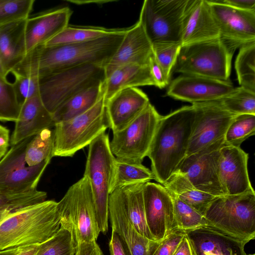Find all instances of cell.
Returning <instances> with one entry per match:
<instances>
[{
    "label": "cell",
    "instance_id": "obj_1",
    "mask_svg": "<svg viewBox=\"0 0 255 255\" xmlns=\"http://www.w3.org/2000/svg\"><path fill=\"white\" fill-rule=\"evenodd\" d=\"M128 28L92 41L54 46L44 44L28 52L11 72L39 77L64 69L85 64L105 67L121 44Z\"/></svg>",
    "mask_w": 255,
    "mask_h": 255
},
{
    "label": "cell",
    "instance_id": "obj_2",
    "mask_svg": "<svg viewBox=\"0 0 255 255\" xmlns=\"http://www.w3.org/2000/svg\"><path fill=\"white\" fill-rule=\"evenodd\" d=\"M195 117L193 105L161 116L146 156L156 181L163 185L186 157Z\"/></svg>",
    "mask_w": 255,
    "mask_h": 255
},
{
    "label": "cell",
    "instance_id": "obj_3",
    "mask_svg": "<svg viewBox=\"0 0 255 255\" xmlns=\"http://www.w3.org/2000/svg\"><path fill=\"white\" fill-rule=\"evenodd\" d=\"M57 202L44 201L19 209L0 221V251L39 245L60 229Z\"/></svg>",
    "mask_w": 255,
    "mask_h": 255
},
{
    "label": "cell",
    "instance_id": "obj_4",
    "mask_svg": "<svg viewBox=\"0 0 255 255\" xmlns=\"http://www.w3.org/2000/svg\"><path fill=\"white\" fill-rule=\"evenodd\" d=\"M60 228L71 235L75 245L96 242L100 233L91 186L83 176L57 202Z\"/></svg>",
    "mask_w": 255,
    "mask_h": 255
},
{
    "label": "cell",
    "instance_id": "obj_5",
    "mask_svg": "<svg viewBox=\"0 0 255 255\" xmlns=\"http://www.w3.org/2000/svg\"><path fill=\"white\" fill-rule=\"evenodd\" d=\"M203 216L208 227L240 240H254L255 191L217 197L210 203Z\"/></svg>",
    "mask_w": 255,
    "mask_h": 255
},
{
    "label": "cell",
    "instance_id": "obj_6",
    "mask_svg": "<svg viewBox=\"0 0 255 255\" xmlns=\"http://www.w3.org/2000/svg\"><path fill=\"white\" fill-rule=\"evenodd\" d=\"M235 50L220 38L181 45L172 70L184 75L230 80Z\"/></svg>",
    "mask_w": 255,
    "mask_h": 255
},
{
    "label": "cell",
    "instance_id": "obj_7",
    "mask_svg": "<svg viewBox=\"0 0 255 255\" xmlns=\"http://www.w3.org/2000/svg\"><path fill=\"white\" fill-rule=\"evenodd\" d=\"M116 157L110 147L109 134L104 132L89 145L84 175L88 179L100 232L108 231L109 199Z\"/></svg>",
    "mask_w": 255,
    "mask_h": 255
},
{
    "label": "cell",
    "instance_id": "obj_8",
    "mask_svg": "<svg viewBox=\"0 0 255 255\" xmlns=\"http://www.w3.org/2000/svg\"><path fill=\"white\" fill-rule=\"evenodd\" d=\"M106 78L105 67L101 65L85 64L64 69L39 77L40 97L53 115L70 98L102 84Z\"/></svg>",
    "mask_w": 255,
    "mask_h": 255
},
{
    "label": "cell",
    "instance_id": "obj_9",
    "mask_svg": "<svg viewBox=\"0 0 255 255\" xmlns=\"http://www.w3.org/2000/svg\"><path fill=\"white\" fill-rule=\"evenodd\" d=\"M54 127L53 156L72 157L109 128L104 96L88 111Z\"/></svg>",
    "mask_w": 255,
    "mask_h": 255
},
{
    "label": "cell",
    "instance_id": "obj_10",
    "mask_svg": "<svg viewBox=\"0 0 255 255\" xmlns=\"http://www.w3.org/2000/svg\"><path fill=\"white\" fill-rule=\"evenodd\" d=\"M161 117L149 103L128 125L113 132L110 147L116 159L127 162L142 163L147 156Z\"/></svg>",
    "mask_w": 255,
    "mask_h": 255
},
{
    "label": "cell",
    "instance_id": "obj_11",
    "mask_svg": "<svg viewBox=\"0 0 255 255\" xmlns=\"http://www.w3.org/2000/svg\"><path fill=\"white\" fill-rule=\"evenodd\" d=\"M188 1H143L138 21L152 44L158 42L180 43L183 19Z\"/></svg>",
    "mask_w": 255,
    "mask_h": 255
},
{
    "label": "cell",
    "instance_id": "obj_12",
    "mask_svg": "<svg viewBox=\"0 0 255 255\" xmlns=\"http://www.w3.org/2000/svg\"><path fill=\"white\" fill-rule=\"evenodd\" d=\"M195 117L186 156L218 142H224L227 129L236 115L218 100L192 104Z\"/></svg>",
    "mask_w": 255,
    "mask_h": 255
},
{
    "label": "cell",
    "instance_id": "obj_13",
    "mask_svg": "<svg viewBox=\"0 0 255 255\" xmlns=\"http://www.w3.org/2000/svg\"><path fill=\"white\" fill-rule=\"evenodd\" d=\"M31 137L12 145L0 161V191L12 193L36 190L38 183L50 161L28 166L25 151Z\"/></svg>",
    "mask_w": 255,
    "mask_h": 255
},
{
    "label": "cell",
    "instance_id": "obj_14",
    "mask_svg": "<svg viewBox=\"0 0 255 255\" xmlns=\"http://www.w3.org/2000/svg\"><path fill=\"white\" fill-rule=\"evenodd\" d=\"M224 144L218 142L186 156L176 170L197 189L215 197L225 195L219 175L220 148Z\"/></svg>",
    "mask_w": 255,
    "mask_h": 255
},
{
    "label": "cell",
    "instance_id": "obj_15",
    "mask_svg": "<svg viewBox=\"0 0 255 255\" xmlns=\"http://www.w3.org/2000/svg\"><path fill=\"white\" fill-rule=\"evenodd\" d=\"M142 195L147 225L155 241H161L179 230L175 219L173 198L163 185L146 182Z\"/></svg>",
    "mask_w": 255,
    "mask_h": 255
},
{
    "label": "cell",
    "instance_id": "obj_16",
    "mask_svg": "<svg viewBox=\"0 0 255 255\" xmlns=\"http://www.w3.org/2000/svg\"><path fill=\"white\" fill-rule=\"evenodd\" d=\"M220 31V38L235 50L255 41V11L242 10L207 0Z\"/></svg>",
    "mask_w": 255,
    "mask_h": 255
},
{
    "label": "cell",
    "instance_id": "obj_17",
    "mask_svg": "<svg viewBox=\"0 0 255 255\" xmlns=\"http://www.w3.org/2000/svg\"><path fill=\"white\" fill-rule=\"evenodd\" d=\"M230 81L184 75L174 79L166 92L168 96L192 104L218 100L234 89Z\"/></svg>",
    "mask_w": 255,
    "mask_h": 255
},
{
    "label": "cell",
    "instance_id": "obj_18",
    "mask_svg": "<svg viewBox=\"0 0 255 255\" xmlns=\"http://www.w3.org/2000/svg\"><path fill=\"white\" fill-rule=\"evenodd\" d=\"M112 229L128 247L131 255H154L161 241L149 240L140 235L129 220L120 188L113 190L109 199V218Z\"/></svg>",
    "mask_w": 255,
    "mask_h": 255
},
{
    "label": "cell",
    "instance_id": "obj_19",
    "mask_svg": "<svg viewBox=\"0 0 255 255\" xmlns=\"http://www.w3.org/2000/svg\"><path fill=\"white\" fill-rule=\"evenodd\" d=\"M249 154L240 147L224 144L220 148L219 175L224 195L254 190L248 170Z\"/></svg>",
    "mask_w": 255,
    "mask_h": 255
},
{
    "label": "cell",
    "instance_id": "obj_20",
    "mask_svg": "<svg viewBox=\"0 0 255 255\" xmlns=\"http://www.w3.org/2000/svg\"><path fill=\"white\" fill-rule=\"evenodd\" d=\"M220 38L218 25L207 0H189L183 17L181 44Z\"/></svg>",
    "mask_w": 255,
    "mask_h": 255
},
{
    "label": "cell",
    "instance_id": "obj_21",
    "mask_svg": "<svg viewBox=\"0 0 255 255\" xmlns=\"http://www.w3.org/2000/svg\"><path fill=\"white\" fill-rule=\"evenodd\" d=\"M142 91L136 87L127 88L105 101L109 128L113 132L120 130L133 121L149 103Z\"/></svg>",
    "mask_w": 255,
    "mask_h": 255
},
{
    "label": "cell",
    "instance_id": "obj_22",
    "mask_svg": "<svg viewBox=\"0 0 255 255\" xmlns=\"http://www.w3.org/2000/svg\"><path fill=\"white\" fill-rule=\"evenodd\" d=\"M152 53V43L138 20L127 29L116 52L106 66V77L123 65H149Z\"/></svg>",
    "mask_w": 255,
    "mask_h": 255
},
{
    "label": "cell",
    "instance_id": "obj_23",
    "mask_svg": "<svg viewBox=\"0 0 255 255\" xmlns=\"http://www.w3.org/2000/svg\"><path fill=\"white\" fill-rule=\"evenodd\" d=\"M195 255H246L249 242L205 226L185 231Z\"/></svg>",
    "mask_w": 255,
    "mask_h": 255
},
{
    "label": "cell",
    "instance_id": "obj_24",
    "mask_svg": "<svg viewBox=\"0 0 255 255\" xmlns=\"http://www.w3.org/2000/svg\"><path fill=\"white\" fill-rule=\"evenodd\" d=\"M72 13L70 8L63 7L28 17L25 33L26 53L44 44L66 27Z\"/></svg>",
    "mask_w": 255,
    "mask_h": 255
},
{
    "label": "cell",
    "instance_id": "obj_25",
    "mask_svg": "<svg viewBox=\"0 0 255 255\" xmlns=\"http://www.w3.org/2000/svg\"><path fill=\"white\" fill-rule=\"evenodd\" d=\"M53 115L44 106L40 95L24 101L20 107L18 118L10 138L12 145L54 126Z\"/></svg>",
    "mask_w": 255,
    "mask_h": 255
},
{
    "label": "cell",
    "instance_id": "obj_26",
    "mask_svg": "<svg viewBox=\"0 0 255 255\" xmlns=\"http://www.w3.org/2000/svg\"><path fill=\"white\" fill-rule=\"evenodd\" d=\"M27 18L0 25V58L6 75L26 54L25 33Z\"/></svg>",
    "mask_w": 255,
    "mask_h": 255
},
{
    "label": "cell",
    "instance_id": "obj_27",
    "mask_svg": "<svg viewBox=\"0 0 255 255\" xmlns=\"http://www.w3.org/2000/svg\"><path fill=\"white\" fill-rule=\"evenodd\" d=\"M142 86H155L149 65L121 66L107 77L103 83L105 100L122 89Z\"/></svg>",
    "mask_w": 255,
    "mask_h": 255
},
{
    "label": "cell",
    "instance_id": "obj_28",
    "mask_svg": "<svg viewBox=\"0 0 255 255\" xmlns=\"http://www.w3.org/2000/svg\"><path fill=\"white\" fill-rule=\"evenodd\" d=\"M175 196L202 216L210 203L216 197L195 188L185 174L176 170L163 185Z\"/></svg>",
    "mask_w": 255,
    "mask_h": 255
},
{
    "label": "cell",
    "instance_id": "obj_29",
    "mask_svg": "<svg viewBox=\"0 0 255 255\" xmlns=\"http://www.w3.org/2000/svg\"><path fill=\"white\" fill-rule=\"evenodd\" d=\"M103 83L83 90L64 103L52 115L55 124L72 119L92 108L104 96Z\"/></svg>",
    "mask_w": 255,
    "mask_h": 255
},
{
    "label": "cell",
    "instance_id": "obj_30",
    "mask_svg": "<svg viewBox=\"0 0 255 255\" xmlns=\"http://www.w3.org/2000/svg\"><path fill=\"white\" fill-rule=\"evenodd\" d=\"M144 183H137L120 188L129 220L132 226L141 236L155 241L150 234L146 220L142 195Z\"/></svg>",
    "mask_w": 255,
    "mask_h": 255
},
{
    "label": "cell",
    "instance_id": "obj_31",
    "mask_svg": "<svg viewBox=\"0 0 255 255\" xmlns=\"http://www.w3.org/2000/svg\"><path fill=\"white\" fill-rule=\"evenodd\" d=\"M121 29L68 25L44 45L54 46L92 41L117 33Z\"/></svg>",
    "mask_w": 255,
    "mask_h": 255
},
{
    "label": "cell",
    "instance_id": "obj_32",
    "mask_svg": "<svg viewBox=\"0 0 255 255\" xmlns=\"http://www.w3.org/2000/svg\"><path fill=\"white\" fill-rule=\"evenodd\" d=\"M153 179L151 170L142 163L127 162L116 159L111 192L119 188L144 183Z\"/></svg>",
    "mask_w": 255,
    "mask_h": 255
},
{
    "label": "cell",
    "instance_id": "obj_33",
    "mask_svg": "<svg viewBox=\"0 0 255 255\" xmlns=\"http://www.w3.org/2000/svg\"><path fill=\"white\" fill-rule=\"evenodd\" d=\"M54 131L46 128L32 137L27 144L25 160L28 166H33L54 157Z\"/></svg>",
    "mask_w": 255,
    "mask_h": 255
},
{
    "label": "cell",
    "instance_id": "obj_34",
    "mask_svg": "<svg viewBox=\"0 0 255 255\" xmlns=\"http://www.w3.org/2000/svg\"><path fill=\"white\" fill-rule=\"evenodd\" d=\"M235 68L240 86L255 93V41L240 47Z\"/></svg>",
    "mask_w": 255,
    "mask_h": 255
},
{
    "label": "cell",
    "instance_id": "obj_35",
    "mask_svg": "<svg viewBox=\"0 0 255 255\" xmlns=\"http://www.w3.org/2000/svg\"><path fill=\"white\" fill-rule=\"evenodd\" d=\"M218 100L227 111L236 116L255 115V93L242 87L234 88Z\"/></svg>",
    "mask_w": 255,
    "mask_h": 255
},
{
    "label": "cell",
    "instance_id": "obj_36",
    "mask_svg": "<svg viewBox=\"0 0 255 255\" xmlns=\"http://www.w3.org/2000/svg\"><path fill=\"white\" fill-rule=\"evenodd\" d=\"M255 134V115L236 116L229 126L224 137L225 145L240 147L248 138Z\"/></svg>",
    "mask_w": 255,
    "mask_h": 255
},
{
    "label": "cell",
    "instance_id": "obj_37",
    "mask_svg": "<svg viewBox=\"0 0 255 255\" xmlns=\"http://www.w3.org/2000/svg\"><path fill=\"white\" fill-rule=\"evenodd\" d=\"M47 193L37 189L12 193L0 191V212L11 213L19 209L46 200Z\"/></svg>",
    "mask_w": 255,
    "mask_h": 255
},
{
    "label": "cell",
    "instance_id": "obj_38",
    "mask_svg": "<svg viewBox=\"0 0 255 255\" xmlns=\"http://www.w3.org/2000/svg\"><path fill=\"white\" fill-rule=\"evenodd\" d=\"M76 251L71 234L60 228L54 236L39 245L36 255H75Z\"/></svg>",
    "mask_w": 255,
    "mask_h": 255
},
{
    "label": "cell",
    "instance_id": "obj_39",
    "mask_svg": "<svg viewBox=\"0 0 255 255\" xmlns=\"http://www.w3.org/2000/svg\"><path fill=\"white\" fill-rule=\"evenodd\" d=\"M174 204V213L177 228L184 231L207 226L206 219L191 207L172 196Z\"/></svg>",
    "mask_w": 255,
    "mask_h": 255
},
{
    "label": "cell",
    "instance_id": "obj_40",
    "mask_svg": "<svg viewBox=\"0 0 255 255\" xmlns=\"http://www.w3.org/2000/svg\"><path fill=\"white\" fill-rule=\"evenodd\" d=\"M20 107L12 83L0 75V121L15 122Z\"/></svg>",
    "mask_w": 255,
    "mask_h": 255
},
{
    "label": "cell",
    "instance_id": "obj_41",
    "mask_svg": "<svg viewBox=\"0 0 255 255\" xmlns=\"http://www.w3.org/2000/svg\"><path fill=\"white\" fill-rule=\"evenodd\" d=\"M34 1V0H0V25L28 18Z\"/></svg>",
    "mask_w": 255,
    "mask_h": 255
},
{
    "label": "cell",
    "instance_id": "obj_42",
    "mask_svg": "<svg viewBox=\"0 0 255 255\" xmlns=\"http://www.w3.org/2000/svg\"><path fill=\"white\" fill-rule=\"evenodd\" d=\"M153 54L166 77L170 79L181 44L179 42H158L152 44Z\"/></svg>",
    "mask_w": 255,
    "mask_h": 255
},
{
    "label": "cell",
    "instance_id": "obj_43",
    "mask_svg": "<svg viewBox=\"0 0 255 255\" xmlns=\"http://www.w3.org/2000/svg\"><path fill=\"white\" fill-rule=\"evenodd\" d=\"M12 86L16 99L20 106L26 100L39 95V77L35 75L13 74Z\"/></svg>",
    "mask_w": 255,
    "mask_h": 255
},
{
    "label": "cell",
    "instance_id": "obj_44",
    "mask_svg": "<svg viewBox=\"0 0 255 255\" xmlns=\"http://www.w3.org/2000/svg\"><path fill=\"white\" fill-rule=\"evenodd\" d=\"M185 235L182 230L173 232L162 241L154 255H172Z\"/></svg>",
    "mask_w": 255,
    "mask_h": 255
},
{
    "label": "cell",
    "instance_id": "obj_45",
    "mask_svg": "<svg viewBox=\"0 0 255 255\" xmlns=\"http://www.w3.org/2000/svg\"><path fill=\"white\" fill-rule=\"evenodd\" d=\"M149 67L154 86L162 89L169 84L170 79L166 77L153 53L150 58Z\"/></svg>",
    "mask_w": 255,
    "mask_h": 255
},
{
    "label": "cell",
    "instance_id": "obj_46",
    "mask_svg": "<svg viewBox=\"0 0 255 255\" xmlns=\"http://www.w3.org/2000/svg\"><path fill=\"white\" fill-rule=\"evenodd\" d=\"M109 246L110 255H131L126 243L121 237L113 230L112 232Z\"/></svg>",
    "mask_w": 255,
    "mask_h": 255
},
{
    "label": "cell",
    "instance_id": "obj_47",
    "mask_svg": "<svg viewBox=\"0 0 255 255\" xmlns=\"http://www.w3.org/2000/svg\"><path fill=\"white\" fill-rule=\"evenodd\" d=\"M215 2L236 8L255 11V0H213Z\"/></svg>",
    "mask_w": 255,
    "mask_h": 255
},
{
    "label": "cell",
    "instance_id": "obj_48",
    "mask_svg": "<svg viewBox=\"0 0 255 255\" xmlns=\"http://www.w3.org/2000/svg\"><path fill=\"white\" fill-rule=\"evenodd\" d=\"M75 255H104L96 242L78 245Z\"/></svg>",
    "mask_w": 255,
    "mask_h": 255
},
{
    "label": "cell",
    "instance_id": "obj_49",
    "mask_svg": "<svg viewBox=\"0 0 255 255\" xmlns=\"http://www.w3.org/2000/svg\"><path fill=\"white\" fill-rule=\"evenodd\" d=\"M10 140L9 130L6 127L0 125V159L7 152Z\"/></svg>",
    "mask_w": 255,
    "mask_h": 255
},
{
    "label": "cell",
    "instance_id": "obj_50",
    "mask_svg": "<svg viewBox=\"0 0 255 255\" xmlns=\"http://www.w3.org/2000/svg\"><path fill=\"white\" fill-rule=\"evenodd\" d=\"M172 255H195L186 234Z\"/></svg>",
    "mask_w": 255,
    "mask_h": 255
},
{
    "label": "cell",
    "instance_id": "obj_51",
    "mask_svg": "<svg viewBox=\"0 0 255 255\" xmlns=\"http://www.w3.org/2000/svg\"><path fill=\"white\" fill-rule=\"evenodd\" d=\"M39 245L25 247L15 255H36Z\"/></svg>",
    "mask_w": 255,
    "mask_h": 255
},
{
    "label": "cell",
    "instance_id": "obj_52",
    "mask_svg": "<svg viewBox=\"0 0 255 255\" xmlns=\"http://www.w3.org/2000/svg\"><path fill=\"white\" fill-rule=\"evenodd\" d=\"M25 247H21L11 249L3 251H0V255H15Z\"/></svg>",
    "mask_w": 255,
    "mask_h": 255
},
{
    "label": "cell",
    "instance_id": "obj_53",
    "mask_svg": "<svg viewBox=\"0 0 255 255\" xmlns=\"http://www.w3.org/2000/svg\"><path fill=\"white\" fill-rule=\"evenodd\" d=\"M0 75L1 76H2V77L6 78L7 75H6V74L4 71L3 68L2 67L0 58Z\"/></svg>",
    "mask_w": 255,
    "mask_h": 255
},
{
    "label": "cell",
    "instance_id": "obj_54",
    "mask_svg": "<svg viewBox=\"0 0 255 255\" xmlns=\"http://www.w3.org/2000/svg\"><path fill=\"white\" fill-rule=\"evenodd\" d=\"M8 214H9V213L0 212V221Z\"/></svg>",
    "mask_w": 255,
    "mask_h": 255
},
{
    "label": "cell",
    "instance_id": "obj_55",
    "mask_svg": "<svg viewBox=\"0 0 255 255\" xmlns=\"http://www.w3.org/2000/svg\"><path fill=\"white\" fill-rule=\"evenodd\" d=\"M246 255H255V254H249V255H247V254H246Z\"/></svg>",
    "mask_w": 255,
    "mask_h": 255
}]
</instances>
